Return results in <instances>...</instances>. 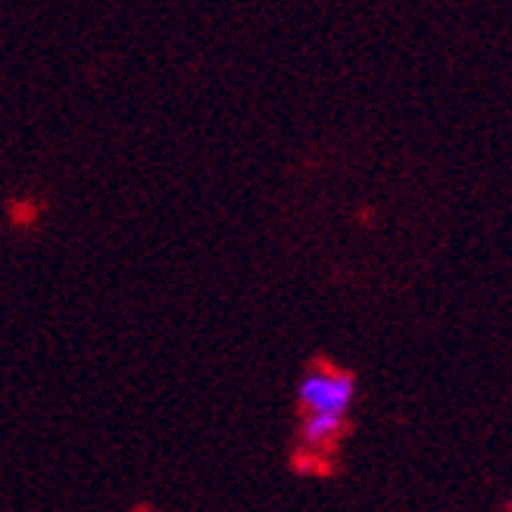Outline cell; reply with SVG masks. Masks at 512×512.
Returning a JSON list of instances; mask_svg holds the SVG:
<instances>
[{
	"label": "cell",
	"mask_w": 512,
	"mask_h": 512,
	"mask_svg": "<svg viewBox=\"0 0 512 512\" xmlns=\"http://www.w3.org/2000/svg\"><path fill=\"white\" fill-rule=\"evenodd\" d=\"M356 400V378L335 366H313L297 384V403L303 416H338L347 419Z\"/></svg>",
	"instance_id": "1"
},
{
	"label": "cell",
	"mask_w": 512,
	"mask_h": 512,
	"mask_svg": "<svg viewBox=\"0 0 512 512\" xmlns=\"http://www.w3.org/2000/svg\"><path fill=\"white\" fill-rule=\"evenodd\" d=\"M344 428H347V419H338V416H303L300 441L310 450H325L341 438Z\"/></svg>",
	"instance_id": "2"
}]
</instances>
